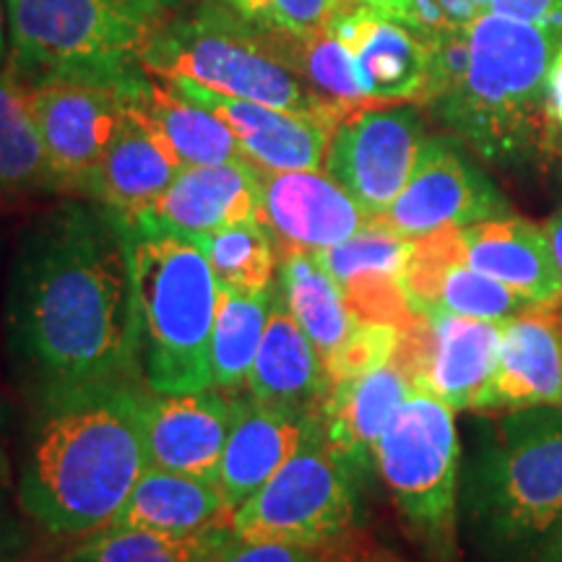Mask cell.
<instances>
[{
  "instance_id": "obj_45",
  "label": "cell",
  "mask_w": 562,
  "mask_h": 562,
  "mask_svg": "<svg viewBox=\"0 0 562 562\" xmlns=\"http://www.w3.org/2000/svg\"><path fill=\"white\" fill-rule=\"evenodd\" d=\"M351 3L364 5V9H372V11H381V13H385V16L402 21L412 0H351Z\"/></svg>"
},
{
  "instance_id": "obj_21",
  "label": "cell",
  "mask_w": 562,
  "mask_h": 562,
  "mask_svg": "<svg viewBox=\"0 0 562 562\" xmlns=\"http://www.w3.org/2000/svg\"><path fill=\"white\" fill-rule=\"evenodd\" d=\"M414 391V383L393 362L328 389L321 404L323 438L360 482L375 472L378 442Z\"/></svg>"
},
{
  "instance_id": "obj_7",
  "label": "cell",
  "mask_w": 562,
  "mask_h": 562,
  "mask_svg": "<svg viewBox=\"0 0 562 562\" xmlns=\"http://www.w3.org/2000/svg\"><path fill=\"white\" fill-rule=\"evenodd\" d=\"M144 68L154 79H188L277 110L334 123L344 117L294 74L271 34L248 24L227 5H203L191 16L157 26L144 50Z\"/></svg>"
},
{
  "instance_id": "obj_47",
  "label": "cell",
  "mask_w": 562,
  "mask_h": 562,
  "mask_svg": "<svg viewBox=\"0 0 562 562\" xmlns=\"http://www.w3.org/2000/svg\"><path fill=\"white\" fill-rule=\"evenodd\" d=\"M9 13H5V0H0V68H3L5 55H9Z\"/></svg>"
},
{
  "instance_id": "obj_23",
  "label": "cell",
  "mask_w": 562,
  "mask_h": 562,
  "mask_svg": "<svg viewBox=\"0 0 562 562\" xmlns=\"http://www.w3.org/2000/svg\"><path fill=\"white\" fill-rule=\"evenodd\" d=\"M328 389H331V378L323 368L318 349L294 321L273 281L269 323H266L245 393L263 404L321 412Z\"/></svg>"
},
{
  "instance_id": "obj_41",
  "label": "cell",
  "mask_w": 562,
  "mask_h": 562,
  "mask_svg": "<svg viewBox=\"0 0 562 562\" xmlns=\"http://www.w3.org/2000/svg\"><path fill=\"white\" fill-rule=\"evenodd\" d=\"M326 562H406V560L381 550V547H368V544L360 547V544L344 542L336 547V558Z\"/></svg>"
},
{
  "instance_id": "obj_5",
  "label": "cell",
  "mask_w": 562,
  "mask_h": 562,
  "mask_svg": "<svg viewBox=\"0 0 562 562\" xmlns=\"http://www.w3.org/2000/svg\"><path fill=\"white\" fill-rule=\"evenodd\" d=\"M123 222V220H121ZM136 302L140 381L157 393L211 389L220 281L193 243L123 222Z\"/></svg>"
},
{
  "instance_id": "obj_33",
  "label": "cell",
  "mask_w": 562,
  "mask_h": 562,
  "mask_svg": "<svg viewBox=\"0 0 562 562\" xmlns=\"http://www.w3.org/2000/svg\"><path fill=\"white\" fill-rule=\"evenodd\" d=\"M277 40V37H273ZM286 45H279L284 60L311 87L321 100H326L341 115L370 104L362 97L360 83H357L351 55L339 34L331 26L307 34V37H279ZM277 40V42H279Z\"/></svg>"
},
{
  "instance_id": "obj_30",
  "label": "cell",
  "mask_w": 562,
  "mask_h": 562,
  "mask_svg": "<svg viewBox=\"0 0 562 562\" xmlns=\"http://www.w3.org/2000/svg\"><path fill=\"white\" fill-rule=\"evenodd\" d=\"M232 539V529L175 537L146 529H108L76 539L60 562H211Z\"/></svg>"
},
{
  "instance_id": "obj_32",
  "label": "cell",
  "mask_w": 562,
  "mask_h": 562,
  "mask_svg": "<svg viewBox=\"0 0 562 562\" xmlns=\"http://www.w3.org/2000/svg\"><path fill=\"white\" fill-rule=\"evenodd\" d=\"M53 188L42 151L40 133L34 128L26 89L11 70L0 74V191H34Z\"/></svg>"
},
{
  "instance_id": "obj_2",
  "label": "cell",
  "mask_w": 562,
  "mask_h": 562,
  "mask_svg": "<svg viewBox=\"0 0 562 562\" xmlns=\"http://www.w3.org/2000/svg\"><path fill=\"white\" fill-rule=\"evenodd\" d=\"M144 391L104 385L34 406L16 501L37 531L76 542L115 521L149 467Z\"/></svg>"
},
{
  "instance_id": "obj_18",
  "label": "cell",
  "mask_w": 562,
  "mask_h": 562,
  "mask_svg": "<svg viewBox=\"0 0 562 562\" xmlns=\"http://www.w3.org/2000/svg\"><path fill=\"white\" fill-rule=\"evenodd\" d=\"M562 406V305L560 300L526 307L503 323L497 370L476 414Z\"/></svg>"
},
{
  "instance_id": "obj_28",
  "label": "cell",
  "mask_w": 562,
  "mask_h": 562,
  "mask_svg": "<svg viewBox=\"0 0 562 562\" xmlns=\"http://www.w3.org/2000/svg\"><path fill=\"white\" fill-rule=\"evenodd\" d=\"M277 286L323 362L360 323L349 311L341 286L321 266L315 250H279Z\"/></svg>"
},
{
  "instance_id": "obj_37",
  "label": "cell",
  "mask_w": 562,
  "mask_h": 562,
  "mask_svg": "<svg viewBox=\"0 0 562 562\" xmlns=\"http://www.w3.org/2000/svg\"><path fill=\"white\" fill-rule=\"evenodd\" d=\"M211 562H326L321 552L294 544H271V542H245L232 533V539L222 547Z\"/></svg>"
},
{
  "instance_id": "obj_3",
  "label": "cell",
  "mask_w": 562,
  "mask_h": 562,
  "mask_svg": "<svg viewBox=\"0 0 562 562\" xmlns=\"http://www.w3.org/2000/svg\"><path fill=\"white\" fill-rule=\"evenodd\" d=\"M560 40L542 26L482 13L467 26L461 74L425 108L490 165L542 161L562 136L547 112V74Z\"/></svg>"
},
{
  "instance_id": "obj_11",
  "label": "cell",
  "mask_w": 562,
  "mask_h": 562,
  "mask_svg": "<svg viewBox=\"0 0 562 562\" xmlns=\"http://www.w3.org/2000/svg\"><path fill=\"white\" fill-rule=\"evenodd\" d=\"M24 89L53 188L83 193L121 131L133 94L83 81L24 83Z\"/></svg>"
},
{
  "instance_id": "obj_14",
  "label": "cell",
  "mask_w": 562,
  "mask_h": 562,
  "mask_svg": "<svg viewBox=\"0 0 562 562\" xmlns=\"http://www.w3.org/2000/svg\"><path fill=\"white\" fill-rule=\"evenodd\" d=\"M240 402L243 391L157 393L146 389L144 432L149 467L220 480L222 453Z\"/></svg>"
},
{
  "instance_id": "obj_4",
  "label": "cell",
  "mask_w": 562,
  "mask_h": 562,
  "mask_svg": "<svg viewBox=\"0 0 562 562\" xmlns=\"http://www.w3.org/2000/svg\"><path fill=\"white\" fill-rule=\"evenodd\" d=\"M562 516V406L476 422L461 459L459 521L487 562H531Z\"/></svg>"
},
{
  "instance_id": "obj_12",
  "label": "cell",
  "mask_w": 562,
  "mask_h": 562,
  "mask_svg": "<svg viewBox=\"0 0 562 562\" xmlns=\"http://www.w3.org/2000/svg\"><path fill=\"white\" fill-rule=\"evenodd\" d=\"M510 203L451 136H427L414 172L398 199L383 211L385 227L417 240L440 229L508 216Z\"/></svg>"
},
{
  "instance_id": "obj_38",
  "label": "cell",
  "mask_w": 562,
  "mask_h": 562,
  "mask_svg": "<svg viewBox=\"0 0 562 562\" xmlns=\"http://www.w3.org/2000/svg\"><path fill=\"white\" fill-rule=\"evenodd\" d=\"M490 11L497 16L542 26L562 37V0H492Z\"/></svg>"
},
{
  "instance_id": "obj_39",
  "label": "cell",
  "mask_w": 562,
  "mask_h": 562,
  "mask_svg": "<svg viewBox=\"0 0 562 562\" xmlns=\"http://www.w3.org/2000/svg\"><path fill=\"white\" fill-rule=\"evenodd\" d=\"M34 524H24L11 510H0V562H34Z\"/></svg>"
},
{
  "instance_id": "obj_40",
  "label": "cell",
  "mask_w": 562,
  "mask_h": 562,
  "mask_svg": "<svg viewBox=\"0 0 562 562\" xmlns=\"http://www.w3.org/2000/svg\"><path fill=\"white\" fill-rule=\"evenodd\" d=\"M547 112L554 128L562 133V40L552 55L550 74H547Z\"/></svg>"
},
{
  "instance_id": "obj_46",
  "label": "cell",
  "mask_w": 562,
  "mask_h": 562,
  "mask_svg": "<svg viewBox=\"0 0 562 562\" xmlns=\"http://www.w3.org/2000/svg\"><path fill=\"white\" fill-rule=\"evenodd\" d=\"M542 229L547 235V243H550V248H552L554 263H558V269L562 273V211H558L550 222H544Z\"/></svg>"
},
{
  "instance_id": "obj_17",
  "label": "cell",
  "mask_w": 562,
  "mask_h": 562,
  "mask_svg": "<svg viewBox=\"0 0 562 562\" xmlns=\"http://www.w3.org/2000/svg\"><path fill=\"white\" fill-rule=\"evenodd\" d=\"M261 209V167L250 159L224 165L182 167L178 178L149 209L131 216V227L165 235H206L229 224L258 220Z\"/></svg>"
},
{
  "instance_id": "obj_34",
  "label": "cell",
  "mask_w": 562,
  "mask_h": 562,
  "mask_svg": "<svg viewBox=\"0 0 562 562\" xmlns=\"http://www.w3.org/2000/svg\"><path fill=\"white\" fill-rule=\"evenodd\" d=\"M232 13L273 37H307L347 9V0H222Z\"/></svg>"
},
{
  "instance_id": "obj_26",
  "label": "cell",
  "mask_w": 562,
  "mask_h": 562,
  "mask_svg": "<svg viewBox=\"0 0 562 562\" xmlns=\"http://www.w3.org/2000/svg\"><path fill=\"white\" fill-rule=\"evenodd\" d=\"M427 318L432 326V349L422 389L453 412H476L497 370L503 323L453 313H432Z\"/></svg>"
},
{
  "instance_id": "obj_20",
  "label": "cell",
  "mask_w": 562,
  "mask_h": 562,
  "mask_svg": "<svg viewBox=\"0 0 562 562\" xmlns=\"http://www.w3.org/2000/svg\"><path fill=\"white\" fill-rule=\"evenodd\" d=\"M321 430V412L263 404L243 396L220 463V487L232 513Z\"/></svg>"
},
{
  "instance_id": "obj_8",
  "label": "cell",
  "mask_w": 562,
  "mask_h": 562,
  "mask_svg": "<svg viewBox=\"0 0 562 562\" xmlns=\"http://www.w3.org/2000/svg\"><path fill=\"white\" fill-rule=\"evenodd\" d=\"M463 446L453 409L417 389L393 414L375 453L404 529L432 562L459 560Z\"/></svg>"
},
{
  "instance_id": "obj_13",
  "label": "cell",
  "mask_w": 562,
  "mask_h": 562,
  "mask_svg": "<svg viewBox=\"0 0 562 562\" xmlns=\"http://www.w3.org/2000/svg\"><path fill=\"white\" fill-rule=\"evenodd\" d=\"M404 290L419 315L453 313L467 318L505 323L521 315L531 302L472 269L461 229H440L412 240L404 263Z\"/></svg>"
},
{
  "instance_id": "obj_42",
  "label": "cell",
  "mask_w": 562,
  "mask_h": 562,
  "mask_svg": "<svg viewBox=\"0 0 562 562\" xmlns=\"http://www.w3.org/2000/svg\"><path fill=\"white\" fill-rule=\"evenodd\" d=\"M115 5H121L123 11L133 13V16L159 24V19L172 9L175 0H112Z\"/></svg>"
},
{
  "instance_id": "obj_6",
  "label": "cell",
  "mask_w": 562,
  "mask_h": 562,
  "mask_svg": "<svg viewBox=\"0 0 562 562\" xmlns=\"http://www.w3.org/2000/svg\"><path fill=\"white\" fill-rule=\"evenodd\" d=\"M11 66L21 83L83 81L136 94L151 74L144 50L159 24L112 0H5Z\"/></svg>"
},
{
  "instance_id": "obj_43",
  "label": "cell",
  "mask_w": 562,
  "mask_h": 562,
  "mask_svg": "<svg viewBox=\"0 0 562 562\" xmlns=\"http://www.w3.org/2000/svg\"><path fill=\"white\" fill-rule=\"evenodd\" d=\"M13 497H16V482H13V467L3 430H0V510H9Z\"/></svg>"
},
{
  "instance_id": "obj_48",
  "label": "cell",
  "mask_w": 562,
  "mask_h": 562,
  "mask_svg": "<svg viewBox=\"0 0 562 562\" xmlns=\"http://www.w3.org/2000/svg\"><path fill=\"white\" fill-rule=\"evenodd\" d=\"M560 305H562V297H560Z\"/></svg>"
},
{
  "instance_id": "obj_44",
  "label": "cell",
  "mask_w": 562,
  "mask_h": 562,
  "mask_svg": "<svg viewBox=\"0 0 562 562\" xmlns=\"http://www.w3.org/2000/svg\"><path fill=\"white\" fill-rule=\"evenodd\" d=\"M531 562H562V516L552 526V531L547 533L544 542L539 544V550L533 552Z\"/></svg>"
},
{
  "instance_id": "obj_29",
  "label": "cell",
  "mask_w": 562,
  "mask_h": 562,
  "mask_svg": "<svg viewBox=\"0 0 562 562\" xmlns=\"http://www.w3.org/2000/svg\"><path fill=\"white\" fill-rule=\"evenodd\" d=\"M271 290L240 292L220 284L211 334V389L227 393L248 389L252 362L269 323Z\"/></svg>"
},
{
  "instance_id": "obj_10",
  "label": "cell",
  "mask_w": 562,
  "mask_h": 562,
  "mask_svg": "<svg viewBox=\"0 0 562 562\" xmlns=\"http://www.w3.org/2000/svg\"><path fill=\"white\" fill-rule=\"evenodd\" d=\"M425 138L409 102L362 104L336 123L323 170L370 216H381L409 182Z\"/></svg>"
},
{
  "instance_id": "obj_24",
  "label": "cell",
  "mask_w": 562,
  "mask_h": 562,
  "mask_svg": "<svg viewBox=\"0 0 562 562\" xmlns=\"http://www.w3.org/2000/svg\"><path fill=\"white\" fill-rule=\"evenodd\" d=\"M461 232L472 269L503 281L531 305L562 297V273L539 224L508 214L472 224Z\"/></svg>"
},
{
  "instance_id": "obj_27",
  "label": "cell",
  "mask_w": 562,
  "mask_h": 562,
  "mask_svg": "<svg viewBox=\"0 0 562 562\" xmlns=\"http://www.w3.org/2000/svg\"><path fill=\"white\" fill-rule=\"evenodd\" d=\"M128 104L138 117H144L159 133L182 167L224 165V161L245 159L237 138L214 112L188 102L167 83L151 79L149 87L133 94Z\"/></svg>"
},
{
  "instance_id": "obj_31",
  "label": "cell",
  "mask_w": 562,
  "mask_h": 562,
  "mask_svg": "<svg viewBox=\"0 0 562 562\" xmlns=\"http://www.w3.org/2000/svg\"><path fill=\"white\" fill-rule=\"evenodd\" d=\"M182 240L193 243L209 258L216 281L232 290L266 292L277 279V243L261 220L229 224V227L182 237Z\"/></svg>"
},
{
  "instance_id": "obj_9",
  "label": "cell",
  "mask_w": 562,
  "mask_h": 562,
  "mask_svg": "<svg viewBox=\"0 0 562 562\" xmlns=\"http://www.w3.org/2000/svg\"><path fill=\"white\" fill-rule=\"evenodd\" d=\"M360 487L362 482L328 448L321 427L232 513L229 529L245 542L294 544L323 554L351 539L360 518Z\"/></svg>"
},
{
  "instance_id": "obj_19",
  "label": "cell",
  "mask_w": 562,
  "mask_h": 562,
  "mask_svg": "<svg viewBox=\"0 0 562 562\" xmlns=\"http://www.w3.org/2000/svg\"><path fill=\"white\" fill-rule=\"evenodd\" d=\"M258 220L271 232L279 252L334 248L372 216L326 170H261Z\"/></svg>"
},
{
  "instance_id": "obj_35",
  "label": "cell",
  "mask_w": 562,
  "mask_h": 562,
  "mask_svg": "<svg viewBox=\"0 0 562 562\" xmlns=\"http://www.w3.org/2000/svg\"><path fill=\"white\" fill-rule=\"evenodd\" d=\"M398 347V328L389 323L360 321L347 339L326 357V372L331 383L368 375L385 368Z\"/></svg>"
},
{
  "instance_id": "obj_36",
  "label": "cell",
  "mask_w": 562,
  "mask_h": 562,
  "mask_svg": "<svg viewBox=\"0 0 562 562\" xmlns=\"http://www.w3.org/2000/svg\"><path fill=\"white\" fill-rule=\"evenodd\" d=\"M490 5L492 0H412V24L430 34L467 30Z\"/></svg>"
},
{
  "instance_id": "obj_1",
  "label": "cell",
  "mask_w": 562,
  "mask_h": 562,
  "mask_svg": "<svg viewBox=\"0 0 562 562\" xmlns=\"http://www.w3.org/2000/svg\"><path fill=\"white\" fill-rule=\"evenodd\" d=\"M5 339L34 406L104 385H144L121 216L100 203H63L24 232Z\"/></svg>"
},
{
  "instance_id": "obj_25",
  "label": "cell",
  "mask_w": 562,
  "mask_h": 562,
  "mask_svg": "<svg viewBox=\"0 0 562 562\" xmlns=\"http://www.w3.org/2000/svg\"><path fill=\"white\" fill-rule=\"evenodd\" d=\"M232 508L216 482L146 467L110 526L193 537L229 529Z\"/></svg>"
},
{
  "instance_id": "obj_15",
  "label": "cell",
  "mask_w": 562,
  "mask_h": 562,
  "mask_svg": "<svg viewBox=\"0 0 562 562\" xmlns=\"http://www.w3.org/2000/svg\"><path fill=\"white\" fill-rule=\"evenodd\" d=\"M172 91L188 102L214 112L237 138L245 159L261 170L292 172V170H321L326 159L328 140L336 128L334 121L318 115L277 110L220 91L201 87L188 79L165 81Z\"/></svg>"
},
{
  "instance_id": "obj_16",
  "label": "cell",
  "mask_w": 562,
  "mask_h": 562,
  "mask_svg": "<svg viewBox=\"0 0 562 562\" xmlns=\"http://www.w3.org/2000/svg\"><path fill=\"white\" fill-rule=\"evenodd\" d=\"M331 30L351 55L357 83L370 104H422L432 81V45L381 11L344 9Z\"/></svg>"
},
{
  "instance_id": "obj_22",
  "label": "cell",
  "mask_w": 562,
  "mask_h": 562,
  "mask_svg": "<svg viewBox=\"0 0 562 562\" xmlns=\"http://www.w3.org/2000/svg\"><path fill=\"white\" fill-rule=\"evenodd\" d=\"M182 165L144 117L131 110L110 149L83 188V195L131 220L146 211L178 178Z\"/></svg>"
}]
</instances>
